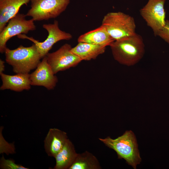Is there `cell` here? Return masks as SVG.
<instances>
[{
	"label": "cell",
	"mask_w": 169,
	"mask_h": 169,
	"mask_svg": "<svg viewBox=\"0 0 169 169\" xmlns=\"http://www.w3.org/2000/svg\"><path fill=\"white\" fill-rule=\"evenodd\" d=\"M26 14L18 13L8 22L0 32V52L4 53L6 43L11 38L20 34H27L30 31L36 29L34 20L32 19H26Z\"/></svg>",
	"instance_id": "7"
},
{
	"label": "cell",
	"mask_w": 169,
	"mask_h": 169,
	"mask_svg": "<svg viewBox=\"0 0 169 169\" xmlns=\"http://www.w3.org/2000/svg\"><path fill=\"white\" fill-rule=\"evenodd\" d=\"M43 27L48 33L47 38L43 42H40L25 34L17 35L19 38L27 39L33 42L35 45L41 58L47 55L53 45L58 42L61 40H69L72 38L70 33L62 31L59 28L57 20H55L53 23L44 24Z\"/></svg>",
	"instance_id": "6"
},
{
	"label": "cell",
	"mask_w": 169,
	"mask_h": 169,
	"mask_svg": "<svg viewBox=\"0 0 169 169\" xmlns=\"http://www.w3.org/2000/svg\"><path fill=\"white\" fill-rule=\"evenodd\" d=\"M0 75L3 82L0 87L1 90L10 89L20 92L30 88V74L28 73H18L10 75L2 73Z\"/></svg>",
	"instance_id": "12"
},
{
	"label": "cell",
	"mask_w": 169,
	"mask_h": 169,
	"mask_svg": "<svg viewBox=\"0 0 169 169\" xmlns=\"http://www.w3.org/2000/svg\"><path fill=\"white\" fill-rule=\"evenodd\" d=\"M101 25L114 41L136 33V25L133 18L120 12L106 14L103 18Z\"/></svg>",
	"instance_id": "4"
},
{
	"label": "cell",
	"mask_w": 169,
	"mask_h": 169,
	"mask_svg": "<svg viewBox=\"0 0 169 169\" xmlns=\"http://www.w3.org/2000/svg\"><path fill=\"white\" fill-rule=\"evenodd\" d=\"M165 0H149L140 11L141 16L156 36L165 24Z\"/></svg>",
	"instance_id": "8"
},
{
	"label": "cell",
	"mask_w": 169,
	"mask_h": 169,
	"mask_svg": "<svg viewBox=\"0 0 169 169\" xmlns=\"http://www.w3.org/2000/svg\"><path fill=\"white\" fill-rule=\"evenodd\" d=\"M114 40L102 26L80 35L78 42L106 47Z\"/></svg>",
	"instance_id": "14"
},
{
	"label": "cell",
	"mask_w": 169,
	"mask_h": 169,
	"mask_svg": "<svg viewBox=\"0 0 169 169\" xmlns=\"http://www.w3.org/2000/svg\"><path fill=\"white\" fill-rule=\"evenodd\" d=\"M106 47L90 44L79 42L72 48L71 52L82 60L89 61L95 59L99 55L104 53Z\"/></svg>",
	"instance_id": "15"
},
{
	"label": "cell",
	"mask_w": 169,
	"mask_h": 169,
	"mask_svg": "<svg viewBox=\"0 0 169 169\" xmlns=\"http://www.w3.org/2000/svg\"><path fill=\"white\" fill-rule=\"evenodd\" d=\"M99 140L108 147L114 150L118 158L125 160L134 169H136L137 165L141 162L136 139L131 131H126L122 135L115 139L108 136L99 138Z\"/></svg>",
	"instance_id": "2"
},
{
	"label": "cell",
	"mask_w": 169,
	"mask_h": 169,
	"mask_svg": "<svg viewBox=\"0 0 169 169\" xmlns=\"http://www.w3.org/2000/svg\"><path fill=\"white\" fill-rule=\"evenodd\" d=\"M68 139L66 132L56 128L50 129L44 141V148L48 155L54 158Z\"/></svg>",
	"instance_id": "11"
},
{
	"label": "cell",
	"mask_w": 169,
	"mask_h": 169,
	"mask_svg": "<svg viewBox=\"0 0 169 169\" xmlns=\"http://www.w3.org/2000/svg\"><path fill=\"white\" fill-rule=\"evenodd\" d=\"M70 0H31V8L26 14L34 21L58 16L66 9Z\"/></svg>",
	"instance_id": "5"
},
{
	"label": "cell",
	"mask_w": 169,
	"mask_h": 169,
	"mask_svg": "<svg viewBox=\"0 0 169 169\" xmlns=\"http://www.w3.org/2000/svg\"><path fill=\"white\" fill-rule=\"evenodd\" d=\"M0 168L4 169H28L21 165L15 163L14 160L6 159L2 156L0 161Z\"/></svg>",
	"instance_id": "18"
},
{
	"label": "cell",
	"mask_w": 169,
	"mask_h": 169,
	"mask_svg": "<svg viewBox=\"0 0 169 169\" xmlns=\"http://www.w3.org/2000/svg\"><path fill=\"white\" fill-rule=\"evenodd\" d=\"M110 46L114 59L127 66L137 64L142 58L145 52L142 38L136 33L114 41Z\"/></svg>",
	"instance_id": "1"
},
{
	"label": "cell",
	"mask_w": 169,
	"mask_h": 169,
	"mask_svg": "<svg viewBox=\"0 0 169 169\" xmlns=\"http://www.w3.org/2000/svg\"><path fill=\"white\" fill-rule=\"evenodd\" d=\"M71 45L65 44L56 51L46 56L47 62L54 74L78 64L82 60L71 51Z\"/></svg>",
	"instance_id": "9"
},
{
	"label": "cell",
	"mask_w": 169,
	"mask_h": 169,
	"mask_svg": "<svg viewBox=\"0 0 169 169\" xmlns=\"http://www.w3.org/2000/svg\"><path fill=\"white\" fill-rule=\"evenodd\" d=\"M74 145L68 139L62 150L54 157L56 164L54 169H69L77 156Z\"/></svg>",
	"instance_id": "16"
},
{
	"label": "cell",
	"mask_w": 169,
	"mask_h": 169,
	"mask_svg": "<svg viewBox=\"0 0 169 169\" xmlns=\"http://www.w3.org/2000/svg\"><path fill=\"white\" fill-rule=\"evenodd\" d=\"M31 0H0V32L9 21L18 13L20 7Z\"/></svg>",
	"instance_id": "13"
},
{
	"label": "cell",
	"mask_w": 169,
	"mask_h": 169,
	"mask_svg": "<svg viewBox=\"0 0 169 169\" xmlns=\"http://www.w3.org/2000/svg\"><path fill=\"white\" fill-rule=\"evenodd\" d=\"M101 167L97 158L87 151L78 153L69 169H100Z\"/></svg>",
	"instance_id": "17"
},
{
	"label": "cell",
	"mask_w": 169,
	"mask_h": 169,
	"mask_svg": "<svg viewBox=\"0 0 169 169\" xmlns=\"http://www.w3.org/2000/svg\"><path fill=\"white\" fill-rule=\"evenodd\" d=\"M158 36L169 44V21H166L164 26L157 33Z\"/></svg>",
	"instance_id": "19"
},
{
	"label": "cell",
	"mask_w": 169,
	"mask_h": 169,
	"mask_svg": "<svg viewBox=\"0 0 169 169\" xmlns=\"http://www.w3.org/2000/svg\"><path fill=\"white\" fill-rule=\"evenodd\" d=\"M4 62L2 59H0V74L3 73L4 70Z\"/></svg>",
	"instance_id": "20"
},
{
	"label": "cell",
	"mask_w": 169,
	"mask_h": 169,
	"mask_svg": "<svg viewBox=\"0 0 169 169\" xmlns=\"http://www.w3.org/2000/svg\"><path fill=\"white\" fill-rule=\"evenodd\" d=\"M4 53L6 62L16 74L28 73L37 67L41 59L34 44L28 47L21 45L13 50L7 48Z\"/></svg>",
	"instance_id": "3"
},
{
	"label": "cell",
	"mask_w": 169,
	"mask_h": 169,
	"mask_svg": "<svg viewBox=\"0 0 169 169\" xmlns=\"http://www.w3.org/2000/svg\"><path fill=\"white\" fill-rule=\"evenodd\" d=\"M54 74L45 56L38 64L35 70L30 74L31 84L42 86L48 90H51L55 86L58 81Z\"/></svg>",
	"instance_id": "10"
}]
</instances>
